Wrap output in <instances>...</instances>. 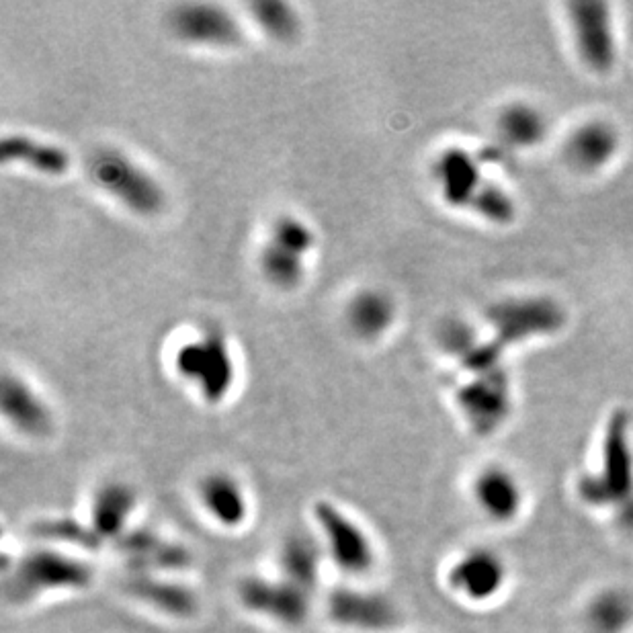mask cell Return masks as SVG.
Masks as SVG:
<instances>
[{"label": "cell", "mask_w": 633, "mask_h": 633, "mask_svg": "<svg viewBox=\"0 0 633 633\" xmlns=\"http://www.w3.org/2000/svg\"><path fill=\"white\" fill-rule=\"evenodd\" d=\"M3 570L5 601L13 609L82 595L93 588L97 578V568L87 554L35 541L15 558H5Z\"/></svg>", "instance_id": "6da1fadb"}, {"label": "cell", "mask_w": 633, "mask_h": 633, "mask_svg": "<svg viewBox=\"0 0 633 633\" xmlns=\"http://www.w3.org/2000/svg\"><path fill=\"white\" fill-rule=\"evenodd\" d=\"M310 523L328 566L339 572L343 580L367 582L379 566V547L369 527L343 504L330 498L314 500Z\"/></svg>", "instance_id": "7a4b0ae2"}, {"label": "cell", "mask_w": 633, "mask_h": 633, "mask_svg": "<svg viewBox=\"0 0 633 633\" xmlns=\"http://www.w3.org/2000/svg\"><path fill=\"white\" fill-rule=\"evenodd\" d=\"M486 334L504 351L552 339L568 322L566 308L552 295H506L484 312Z\"/></svg>", "instance_id": "3957f363"}, {"label": "cell", "mask_w": 633, "mask_h": 633, "mask_svg": "<svg viewBox=\"0 0 633 633\" xmlns=\"http://www.w3.org/2000/svg\"><path fill=\"white\" fill-rule=\"evenodd\" d=\"M234 597L246 615L283 631L306 627L322 599L275 570L244 574L236 582Z\"/></svg>", "instance_id": "277c9868"}, {"label": "cell", "mask_w": 633, "mask_h": 633, "mask_svg": "<svg viewBox=\"0 0 633 633\" xmlns=\"http://www.w3.org/2000/svg\"><path fill=\"white\" fill-rule=\"evenodd\" d=\"M173 369L209 406L222 404L236 384L234 355L218 328H205L181 343L173 355Z\"/></svg>", "instance_id": "5b68a950"}, {"label": "cell", "mask_w": 633, "mask_h": 633, "mask_svg": "<svg viewBox=\"0 0 633 633\" xmlns=\"http://www.w3.org/2000/svg\"><path fill=\"white\" fill-rule=\"evenodd\" d=\"M326 621L347 633H394L402 621L398 603L367 582L343 580L320 599Z\"/></svg>", "instance_id": "8992f818"}, {"label": "cell", "mask_w": 633, "mask_h": 633, "mask_svg": "<svg viewBox=\"0 0 633 633\" xmlns=\"http://www.w3.org/2000/svg\"><path fill=\"white\" fill-rule=\"evenodd\" d=\"M564 11L572 50L580 66L595 76H609L619 62L613 7L599 0H576L568 3Z\"/></svg>", "instance_id": "52a82bcc"}, {"label": "cell", "mask_w": 633, "mask_h": 633, "mask_svg": "<svg viewBox=\"0 0 633 633\" xmlns=\"http://www.w3.org/2000/svg\"><path fill=\"white\" fill-rule=\"evenodd\" d=\"M513 394L511 373L500 365L484 373H466L453 390V402L476 437H490L509 422L515 408Z\"/></svg>", "instance_id": "ba28073f"}, {"label": "cell", "mask_w": 633, "mask_h": 633, "mask_svg": "<svg viewBox=\"0 0 633 633\" xmlns=\"http://www.w3.org/2000/svg\"><path fill=\"white\" fill-rule=\"evenodd\" d=\"M91 177L111 199L136 216H156L164 207V189L128 154L113 148L99 150L91 158Z\"/></svg>", "instance_id": "9c48e42d"}, {"label": "cell", "mask_w": 633, "mask_h": 633, "mask_svg": "<svg viewBox=\"0 0 633 633\" xmlns=\"http://www.w3.org/2000/svg\"><path fill=\"white\" fill-rule=\"evenodd\" d=\"M578 488L580 496L593 506L633 502V447L629 418L623 410L611 414L605 427L601 468L595 474H586Z\"/></svg>", "instance_id": "30bf717a"}, {"label": "cell", "mask_w": 633, "mask_h": 633, "mask_svg": "<svg viewBox=\"0 0 633 633\" xmlns=\"http://www.w3.org/2000/svg\"><path fill=\"white\" fill-rule=\"evenodd\" d=\"M443 582L447 593L459 603L480 607L502 593L509 582V566L490 547L474 545L451 558Z\"/></svg>", "instance_id": "8fae6325"}, {"label": "cell", "mask_w": 633, "mask_h": 633, "mask_svg": "<svg viewBox=\"0 0 633 633\" xmlns=\"http://www.w3.org/2000/svg\"><path fill=\"white\" fill-rule=\"evenodd\" d=\"M113 550L121 556L128 574L187 576L195 558L189 547L150 525H136Z\"/></svg>", "instance_id": "7c38bea8"}, {"label": "cell", "mask_w": 633, "mask_h": 633, "mask_svg": "<svg viewBox=\"0 0 633 633\" xmlns=\"http://www.w3.org/2000/svg\"><path fill=\"white\" fill-rule=\"evenodd\" d=\"M121 590L144 609L173 621H191L201 611L199 590L185 576L128 574Z\"/></svg>", "instance_id": "4fadbf2b"}, {"label": "cell", "mask_w": 633, "mask_h": 633, "mask_svg": "<svg viewBox=\"0 0 633 633\" xmlns=\"http://www.w3.org/2000/svg\"><path fill=\"white\" fill-rule=\"evenodd\" d=\"M621 150L623 136L605 117H588L576 123L562 144L564 162L582 177L603 175L617 162Z\"/></svg>", "instance_id": "5bb4252c"}, {"label": "cell", "mask_w": 633, "mask_h": 633, "mask_svg": "<svg viewBox=\"0 0 633 633\" xmlns=\"http://www.w3.org/2000/svg\"><path fill=\"white\" fill-rule=\"evenodd\" d=\"M199 513L226 533L248 527L252 519V498L246 484L228 470H211L199 478L195 488Z\"/></svg>", "instance_id": "9a60e30c"}, {"label": "cell", "mask_w": 633, "mask_h": 633, "mask_svg": "<svg viewBox=\"0 0 633 633\" xmlns=\"http://www.w3.org/2000/svg\"><path fill=\"white\" fill-rule=\"evenodd\" d=\"M140 494L125 480H105L101 482L87 506L84 521L89 523L103 547H115L138 525Z\"/></svg>", "instance_id": "2e32d148"}, {"label": "cell", "mask_w": 633, "mask_h": 633, "mask_svg": "<svg viewBox=\"0 0 633 633\" xmlns=\"http://www.w3.org/2000/svg\"><path fill=\"white\" fill-rule=\"evenodd\" d=\"M486 166L480 150L449 146L433 162V181L441 201L451 209L468 211L486 183Z\"/></svg>", "instance_id": "e0dca14e"}, {"label": "cell", "mask_w": 633, "mask_h": 633, "mask_svg": "<svg viewBox=\"0 0 633 633\" xmlns=\"http://www.w3.org/2000/svg\"><path fill=\"white\" fill-rule=\"evenodd\" d=\"M173 33L189 46L197 48H234L242 41V29L236 17L222 5L185 3L168 17Z\"/></svg>", "instance_id": "ac0fdd59"}, {"label": "cell", "mask_w": 633, "mask_h": 633, "mask_svg": "<svg viewBox=\"0 0 633 633\" xmlns=\"http://www.w3.org/2000/svg\"><path fill=\"white\" fill-rule=\"evenodd\" d=\"M470 496L476 511L496 525L513 523L525 506L523 482L500 463H488L474 474Z\"/></svg>", "instance_id": "d6986e66"}, {"label": "cell", "mask_w": 633, "mask_h": 633, "mask_svg": "<svg viewBox=\"0 0 633 633\" xmlns=\"http://www.w3.org/2000/svg\"><path fill=\"white\" fill-rule=\"evenodd\" d=\"M326 568L324 550L312 529L289 531L277 543L273 570L318 597Z\"/></svg>", "instance_id": "ffe728a7"}, {"label": "cell", "mask_w": 633, "mask_h": 633, "mask_svg": "<svg viewBox=\"0 0 633 633\" xmlns=\"http://www.w3.org/2000/svg\"><path fill=\"white\" fill-rule=\"evenodd\" d=\"M0 410L11 429L25 439H46L54 429L50 406L19 375L5 373L0 386Z\"/></svg>", "instance_id": "44dd1931"}, {"label": "cell", "mask_w": 633, "mask_h": 633, "mask_svg": "<svg viewBox=\"0 0 633 633\" xmlns=\"http://www.w3.org/2000/svg\"><path fill=\"white\" fill-rule=\"evenodd\" d=\"M494 125L500 148L509 152L533 150L550 134V119L529 101L506 103L498 111Z\"/></svg>", "instance_id": "7402d4cb"}, {"label": "cell", "mask_w": 633, "mask_h": 633, "mask_svg": "<svg viewBox=\"0 0 633 633\" xmlns=\"http://www.w3.org/2000/svg\"><path fill=\"white\" fill-rule=\"evenodd\" d=\"M3 164H19L44 177H62L70 171V154L58 144L31 138L27 134H7L0 144Z\"/></svg>", "instance_id": "603a6c76"}, {"label": "cell", "mask_w": 633, "mask_h": 633, "mask_svg": "<svg viewBox=\"0 0 633 633\" xmlns=\"http://www.w3.org/2000/svg\"><path fill=\"white\" fill-rule=\"evenodd\" d=\"M347 324L361 341H379L388 334L396 320V306L388 293L363 289L347 304Z\"/></svg>", "instance_id": "cb8c5ba5"}, {"label": "cell", "mask_w": 633, "mask_h": 633, "mask_svg": "<svg viewBox=\"0 0 633 633\" xmlns=\"http://www.w3.org/2000/svg\"><path fill=\"white\" fill-rule=\"evenodd\" d=\"M468 211L480 222H484L488 226H496V228L513 226L517 216H519V207H517L513 193L506 189L502 183H498L496 179H490V177L486 179V183L478 191V195L472 201Z\"/></svg>", "instance_id": "d4e9b609"}, {"label": "cell", "mask_w": 633, "mask_h": 633, "mask_svg": "<svg viewBox=\"0 0 633 633\" xmlns=\"http://www.w3.org/2000/svg\"><path fill=\"white\" fill-rule=\"evenodd\" d=\"M259 269L267 283H271L277 289L289 291L304 281L306 259L265 240L259 252Z\"/></svg>", "instance_id": "484cf974"}, {"label": "cell", "mask_w": 633, "mask_h": 633, "mask_svg": "<svg viewBox=\"0 0 633 633\" xmlns=\"http://www.w3.org/2000/svg\"><path fill=\"white\" fill-rule=\"evenodd\" d=\"M250 17L265 35L275 41H293L300 33V15L291 5L281 0H263V3L250 5Z\"/></svg>", "instance_id": "4316f807"}, {"label": "cell", "mask_w": 633, "mask_h": 633, "mask_svg": "<svg viewBox=\"0 0 633 633\" xmlns=\"http://www.w3.org/2000/svg\"><path fill=\"white\" fill-rule=\"evenodd\" d=\"M269 242L277 244L279 248H285L298 257H308L316 246L314 230L295 216H281L273 222L269 230Z\"/></svg>", "instance_id": "83f0119b"}]
</instances>
